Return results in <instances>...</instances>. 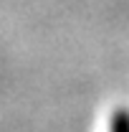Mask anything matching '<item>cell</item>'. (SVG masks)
Instances as JSON below:
<instances>
[{"label":"cell","mask_w":129,"mask_h":132,"mask_svg":"<svg viewBox=\"0 0 129 132\" xmlns=\"http://www.w3.org/2000/svg\"><path fill=\"white\" fill-rule=\"evenodd\" d=\"M109 132H129V112L127 109H116V112H114Z\"/></svg>","instance_id":"1"}]
</instances>
